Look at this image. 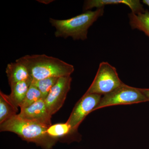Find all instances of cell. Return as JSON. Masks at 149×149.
Instances as JSON below:
<instances>
[{
    "instance_id": "cell-3",
    "label": "cell",
    "mask_w": 149,
    "mask_h": 149,
    "mask_svg": "<svg viewBox=\"0 0 149 149\" xmlns=\"http://www.w3.org/2000/svg\"><path fill=\"white\" fill-rule=\"evenodd\" d=\"M104 8L95 10H88L72 18L56 19L50 18L51 25L56 28L54 35L56 37L73 40H85L88 38V29L97 19L103 15Z\"/></svg>"
},
{
    "instance_id": "cell-19",
    "label": "cell",
    "mask_w": 149,
    "mask_h": 149,
    "mask_svg": "<svg viewBox=\"0 0 149 149\" xmlns=\"http://www.w3.org/2000/svg\"><path fill=\"white\" fill-rule=\"evenodd\" d=\"M143 2L149 7V0H143Z\"/></svg>"
},
{
    "instance_id": "cell-5",
    "label": "cell",
    "mask_w": 149,
    "mask_h": 149,
    "mask_svg": "<svg viewBox=\"0 0 149 149\" xmlns=\"http://www.w3.org/2000/svg\"><path fill=\"white\" fill-rule=\"evenodd\" d=\"M149 102L140 88H133L123 83L120 87L102 97L95 110L106 107L129 105Z\"/></svg>"
},
{
    "instance_id": "cell-9",
    "label": "cell",
    "mask_w": 149,
    "mask_h": 149,
    "mask_svg": "<svg viewBox=\"0 0 149 149\" xmlns=\"http://www.w3.org/2000/svg\"><path fill=\"white\" fill-rule=\"evenodd\" d=\"M123 4L128 6L131 12L138 14L145 12L143 5L139 0H87L84 2L83 10H90L93 8H100L109 5Z\"/></svg>"
},
{
    "instance_id": "cell-18",
    "label": "cell",
    "mask_w": 149,
    "mask_h": 149,
    "mask_svg": "<svg viewBox=\"0 0 149 149\" xmlns=\"http://www.w3.org/2000/svg\"><path fill=\"white\" fill-rule=\"evenodd\" d=\"M39 2L44 3L48 4L49 3L52 2V1H38Z\"/></svg>"
},
{
    "instance_id": "cell-11",
    "label": "cell",
    "mask_w": 149,
    "mask_h": 149,
    "mask_svg": "<svg viewBox=\"0 0 149 149\" xmlns=\"http://www.w3.org/2000/svg\"><path fill=\"white\" fill-rule=\"evenodd\" d=\"M18 107L10 98L9 95L0 92V124L16 115Z\"/></svg>"
},
{
    "instance_id": "cell-4",
    "label": "cell",
    "mask_w": 149,
    "mask_h": 149,
    "mask_svg": "<svg viewBox=\"0 0 149 149\" xmlns=\"http://www.w3.org/2000/svg\"><path fill=\"white\" fill-rule=\"evenodd\" d=\"M123 84L118 77L116 68L107 62H102L99 65L95 79L85 94L103 96Z\"/></svg>"
},
{
    "instance_id": "cell-14",
    "label": "cell",
    "mask_w": 149,
    "mask_h": 149,
    "mask_svg": "<svg viewBox=\"0 0 149 149\" xmlns=\"http://www.w3.org/2000/svg\"><path fill=\"white\" fill-rule=\"evenodd\" d=\"M59 77H51L40 80H32V84L40 91L42 99L45 100L53 87L57 82Z\"/></svg>"
},
{
    "instance_id": "cell-17",
    "label": "cell",
    "mask_w": 149,
    "mask_h": 149,
    "mask_svg": "<svg viewBox=\"0 0 149 149\" xmlns=\"http://www.w3.org/2000/svg\"><path fill=\"white\" fill-rule=\"evenodd\" d=\"M140 90L146 97L149 102V88H140Z\"/></svg>"
},
{
    "instance_id": "cell-13",
    "label": "cell",
    "mask_w": 149,
    "mask_h": 149,
    "mask_svg": "<svg viewBox=\"0 0 149 149\" xmlns=\"http://www.w3.org/2000/svg\"><path fill=\"white\" fill-rule=\"evenodd\" d=\"M32 80L22 81L10 85L11 93L9 96L17 107H20L21 105Z\"/></svg>"
},
{
    "instance_id": "cell-10",
    "label": "cell",
    "mask_w": 149,
    "mask_h": 149,
    "mask_svg": "<svg viewBox=\"0 0 149 149\" xmlns=\"http://www.w3.org/2000/svg\"><path fill=\"white\" fill-rule=\"evenodd\" d=\"M6 72L10 86L18 82L32 80L27 68L19 62L15 61L8 64Z\"/></svg>"
},
{
    "instance_id": "cell-2",
    "label": "cell",
    "mask_w": 149,
    "mask_h": 149,
    "mask_svg": "<svg viewBox=\"0 0 149 149\" xmlns=\"http://www.w3.org/2000/svg\"><path fill=\"white\" fill-rule=\"evenodd\" d=\"M48 128L37 123L23 119L18 114L0 124L1 132L8 131L15 133L24 141L34 143L43 149H52L58 140L48 135Z\"/></svg>"
},
{
    "instance_id": "cell-6",
    "label": "cell",
    "mask_w": 149,
    "mask_h": 149,
    "mask_svg": "<svg viewBox=\"0 0 149 149\" xmlns=\"http://www.w3.org/2000/svg\"><path fill=\"white\" fill-rule=\"evenodd\" d=\"M102 97V95L96 94H85L77 102L67 121L72 132H77L78 127L86 116L94 111Z\"/></svg>"
},
{
    "instance_id": "cell-16",
    "label": "cell",
    "mask_w": 149,
    "mask_h": 149,
    "mask_svg": "<svg viewBox=\"0 0 149 149\" xmlns=\"http://www.w3.org/2000/svg\"><path fill=\"white\" fill-rule=\"evenodd\" d=\"M42 98L40 91L31 83L24 100L20 106V111L25 109Z\"/></svg>"
},
{
    "instance_id": "cell-7",
    "label": "cell",
    "mask_w": 149,
    "mask_h": 149,
    "mask_svg": "<svg viewBox=\"0 0 149 149\" xmlns=\"http://www.w3.org/2000/svg\"><path fill=\"white\" fill-rule=\"evenodd\" d=\"M72 80L70 76L59 77L45 100L46 107L51 115L58 111L64 104Z\"/></svg>"
},
{
    "instance_id": "cell-15",
    "label": "cell",
    "mask_w": 149,
    "mask_h": 149,
    "mask_svg": "<svg viewBox=\"0 0 149 149\" xmlns=\"http://www.w3.org/2000/svg\"><path fill=\"white\" fill-rule=\"evenodd\" d=\"M47 133L50 137L57 139L68 134L74 133L72 132L70 125L66 122L65 123H56L48 127Z\"/></svg>"
},
{
    "instance_id": "cell-12",
    "label": "cell",
    "mask_w": 149,
    "mask_h": 149,
    "mask_svg": "<svg viewBox=\"0 0 149 149\" xmlns=\"http://www.w3.org/2000/svg\"><path fill=\"white\" fill-rule=\"evenodd\" d=\"M128 17L132 29L142 31L149 38V12L148 10L138 14L131 12L128 14Z\"/></svg>"
},
{
    "instance_id": "cell-1",
    "label": "cell",
    "mask_w": 149,
    "mask_h": 149,
    "mask_svg": "<svg viewBox=\"0 0 149 149\" xmlns=\"http://www.w3.org/2000/svg\"><path fill=\"white\" fill-rule=\"evenodd\" d=\"M16 61L27 68L33 80L70 76L74 71V66L72 65L45 54L27 55Z\"/></svg>"
},
{
    "instance_id": "cell-8",
    "label": "cell",
    "mask_w": 149,
    "mask_h": 149,
    "mask_svg": "<svg viewBox=\"0 0 149 149\" xmlns=\"http://www.w3.org/2000/svg\"><path fill=\"white\" fill-rule=\"evenodd\" d=\"M19 116L23 119L49 127L52 125V116L46 107L45 100L41 99L32 105L20 111Z\"/></svg>"
}]
</instances>
